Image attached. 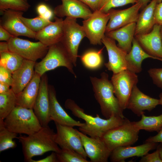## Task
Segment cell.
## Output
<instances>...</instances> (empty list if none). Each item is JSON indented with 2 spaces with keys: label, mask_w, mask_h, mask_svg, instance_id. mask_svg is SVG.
Instances as JSON below:
<instances>
[{
  "label": "cell",
  "mask_w": 162,
  "mask_h": 162,
  "mask_svg": "<svg viewBox=\"0 0 162 162\" xmlns=\"http://www.w3.org/2000/svg\"><path fill=\"white\" fill-rule=\"evenodd\" d=\"M74 66L68 54L60 42L49 46L48 52L44 58L40 62H36L34 70L41 76L47 71L58 67H64L76 78Z\"/></svg>",
  "instance_id": "cell-5"
},
{
  "label": "cell",
  "mask_w": 162,
  "mask_h": 162,
  "mask_svg": "<svg viewBox=\"0 0 162 162\" xmlns=\"http://www.w3.org/2000/svg\"><path fill=\"white\" fill-rule=\"evenodd\" d=\"M10 87L6 84L0 82V94L4 93L9 91L11 89Z\"/></svg>",
  "instance_id": "cell-46"
},
{
  "label": "cell",
  "mask_w": 162,
  "mask_h": 162,
  "mask_svg": "<svg viewBox=\"0 0 162 162\" xmlns=\"http://www.w3.org/2000/svg\"><path fill=\"white\" fill-rule=\"evenodd\" d=\"M51 22L40 31L36 32L35 39L49 46L60 42L63 34V21L62 18L55 17Z\"/></svg>",
  "instance_id": "cell-21"
},
{
  "label": "cell",
  "mask_w": 162,
  "mask_h": 162,
  "mask_svg": "<svg viewBox=\"0 0 162 162\" xmlns=\"http://www.w3.org/2000/svg\"><path fill=\"white\" fill-rule=\"evenodd\" d=\"M140 162H162L159 151L157 149L154 152L147 153L142 157L139 160Z\"/></svg>",
  "instance_id": "cell-39"
},
{
  "label": "cell",
  "mask_w": 162,
  "mask_h": 162,
  "mask_svg": "<svg viewBox=\"0 0 162 162\" xmlns=\"http://www.w3.org/2000/svg\"><path fill=\"white\" fill-rule=\"evenodd\" d=\"M85 152L92 162H107L111 152L101 138L88 137L78 131Z\"/></svg>",
  "instance_id": "cell-16"
},
{
  "label": "cell",
  "mask_w": 162,
  "mask_h": 162,
  "mask_svg": "<svg viewBox=\"0 0 162 162\" xmlns=\"http://www.w3.org/2000/svg\"><path fill=\"white\" fill-rule=\"evenodd\" d=\"M148 72L153 83L162 89V68H151Z\"/></svg>",
  "instance_id": "cell-37"
},
{
  "label": "cell",
  "mask_w": 162,
  "mask_h": 162,
  "mask_svg": "<svg viewBox=\"0 0 162 162\" xmlns=\"http://www.w3.org/2000/svg\"><path fill=\"white\" fill-rule=\"evenodd\" d=\"M161 26L155 24L149 32L135 35L134 37L146 52L162 61V42L160 33Z\"/></svg>",
  "instance_id": "cell-17"
},
{
  "label": "cell",
  "mask_w": 162,
  "mask_h": 162,
  "mask_svg": "<svg viewBox=\"0 0 162 162\" xmlns=\"http://www.w3.org/2000/svg\"><path fill=\"white\" fill-rule=\"evenodd\" d=\"M54 122L56 130L55 141L60 148L73 150L86 159L87 155L78 130L73 127Z\"/></svg>",
  "instance_id": "cell-11"
},
{
  "label": "cell",
  "mask_w": 162,
  "mask_h": 162,
  "mask_svg": "<svg viewBox=\"0 0 162 162\" xmlns=\"http://www.w3.org/2000/svg\"><path fill=\"white\" fill-rule=\"evenodd\" d=\"M159 152L161 158L162 159V143H161L157 147V148Z\"/></svg>",
  "instance_id": "cell-50"
},
{
  "label": "cell",
  "mask_w": 162,
  "mask_h": 162,
  "mask_svg": "<svg viewBox=\"0 0 162 162\" xmlns=\"http://www.w3.org/2000/svg\"><path fill=\"white\" fill-rule=\"evenodd\" d=\"M136 23H129L121 28L105 33V35L118 42L117 46L127 53L130 50L135 36Z\"/></svg>",
  "instance_id": "cell-25"
},
{
  "label": "cell",
  "mask_w": 162,
  "mask_h": 162,
  "mask_svg": "<svg viewBox=\"0 0 162 162\" xmlns=\"http://www.w3.org/2000/svg\"><path fill=\"white\" fill-rule=\"evenodd\" d=\"M28 162H58L56 153L52 152L49 155L42 159L35 160L32 159L30 160Z\"/></svg>",
  "instance_id": "cell-42"
},
{
  "label": "cell",
  "mask_w": 162,
  "mask_h": 162,
  "mask_svg": "<svg viewBox=\"0 0 162 162\" xmlns=\"http://www.w3.org/2000/svg\"><path fill=\"white\" fill-rule=\"evenodd\" d=\"M83 2L93 11L99 10V7L102 0H79Z\"/></svg>",
  "instance_id": "cell-41"
},
{
  "label": "cell",
  "mask_w": 162,
  "mask_h": 162,
  "mask_svg": "<svg viewBox=\"0 0 162 162\" xmlns=\"http://www.w3.org/2000/svg\"><path fill=\"white\" fill-rule=\"evenodd\" d=\"M53 15V12L50 8V9L44 14L40 17L46 20H50L52 18Z\"/></svg>",
  "instance_id": "cell-48"
},
{
  "label": "cell",
  "mask_w": 162,
  "mask_h": 162,
  "mask_svg": "<svg viewBox=\"0 0 162 162\" xmlns=\"http://www.w3.org/2000/svg\"><path fill=\"white\" fill-rule=\"evenodd\" d=\"M141 116L140 121L134 122L135 125L139 130L158 132L162 128V114L157 116H148L144 113Z\"/></svg>",
  "instance_id": "cell-29"
},
{
  "label": "cell",
  "mask_w": 162,
  "mask_h": 162,
  "mask_svg": "<svg viewBox=\"0 0 162 162\" xmlns=\"http://www.w3.org/2000/svg\"><path fill=\"white\" fill-rule=\"evenodd\" d=\"M0 25L13 37L22 36L34 38L36 33L27 28L23 23L21 17L23 12L8 9L2 12Z\"/></svg>",
  "instance_id": "cell-12"
},
{
  "label": "cell",
  "mask_w": 162,
  "mask_h": 162,
  "mask_svg": "<svg viewBox=\"0 0 162 162\" xmlns=\"http://www.w3.org/2000/svg\"><path fill=\"white\" fill-rule=\"evenodd\" d=\"M110 14L99 10L93 12L87 19L82 21V25L86 37L93 45H101V40L105 35Z\"/></svg>",
  "instance_id": "cell-10"
},
{
  "label": "cell",
  "mask_w": 162,
  "mask_h": 162,
  "mask_svg": "<svg viewBox=\"0 0 162 162\" xmlns=\"http://www.w3.org/2000/svg\"><path fill=\"white\" fill-rule=\"evenodd\" d=\"M64 106L71 111L74 116L85 121V124L79 127V130L92 138H101L109 131L129 120L125 117L115 116L106 119L101 118L98 114L96 115V117H93L86 114L82 109L70 99L66 100Z\"/></svg>",
  "instance_id": "cell-1"
},
{
  "label": "cell",
  "mask_w": 162,
  "mask_h": 162,
  "mask_svg": "<svg viewBox=\"0 0 162 162\" xmlns=\"http://www.w3.org/2000/svg\"><path fill=\"white\" fill-rule=\"evenodd\" d=\"M9 50L18 54L24 59L36 62L43 59L46 54L49 47L41 42H33L13 37L8 41Z\"/></svg>",
  "instance_id": "cell-9"
},
{
  "label": "cell",
  "mask_w": 162,
  "mask_h": 162,
  "mask_svg": "<svg viewBox=\"0 0 162 162\" xmlns=\"http://www.w3.org/2000/svg\"><path fill=\"white\" fill-rule=\"evenodd\" d=\"M139 130L129 120L106 133L101 138L110 150L133 145L137 141Z\"/></svg>",
  "instance_id": "cell-7"
},
{
  "label": "cell",
  "mask_w": 162,
  "mask_h": 162,
  "mask_svg": "<svg viewBox=\"0 0 162 162\" xmlns=\"http://www.w3.org/2000/svg\"><path fill=\"white\" fill-rule=\"evenodd\" d=\"M103 49V48L98 51L90 50L84 53L80 57L83 65L87 68L91 70L100 68L103 63L102 56Z\"/></svg>",
  "instance_id": "cell-31"
},
{
  "label": "cell",
  "mask_w": 162,
  "mask_h": 162,
  "mask_svg": "<svg viewBox=\"0 0 162 162\" xmlns=\"http://www.w3.org/2000/svg\"><path fill=\"white\" fill-rule=\"evenodd\" d=\"M157 0H152L139 14L136 22L135 36L150 32L155 24L154 13Z\"/></svg>",
  "instance_id": "cell-27"
},
{
  "label": "cell",
  "mask_w": 162,
  "mask_h": 162,
  "mask_svg": "<svg viewBox=\"0 0 162 162\" xmlns=\"http://www.w3.org/2000/svg\"><path fill=\"white\" fill-rule=\"evenodd\" d=\"M17 134L6 127L4 120H0V152L15 148L16 144L13 139L17 138Z\"/></svg>",
  "instance_id": "cell-32"
},
{
  "label": "cell",
  "mask_w": 162,
  "mask_h": 162,
  "mask_svg": "<svg viewBox=\"0 0 162 162\" xmlns=\"http://www.w3.org/2000/svg\"><path fill=\"white\" fill-rule=\"evenodd\" d=\"M9 51L8 42H0V53Z\"/></svg>",
  "instance_id": "cell-47"
},
{
  "label": "cell",
  "mask_w": 162,
  "mask_h": 162,
  "mask_svg": "<svg viewBox=\"0 0 162 162\" xmlns=\"http://www.w3.org/2000/svg\"><path fill=\"white\" fill-rule=\"evenodd\" d=\"M50 9L46 4L41 3L39 4L36 8V10L39 16H41Z\"/></svg>",
  "instance_id": "cell-45"
},
{
  "label": "cell",
  "mask_w": 162,
  "mask_h": 162,
  "mask_svg": "<svg viewBox=\"0 0 162 162\" xmlns=\"http://www.w3.org/2000/svg\"><path fill=\"white\" fill-rule=\"evenodd\" d=\"M6 127L17 134L29 135L42 127L32 109L16 106L4 120Z\"/></svg>",
  "instance_id": "cell-4"
},
{
  "label": "cell",
  "mask_w": 162,
  "mask_h": 162,
  "mask_svg": "<svg viewBox=\"0 0 162 162\" xmlns=\"http://www.w3.org/2000/svg\"><path fill=\"white\" fill-rule=\"evenodd\" d=\"M17 94L10 89L8 92L0 94V120H4L16 106Z\"/></svg>",
  "instance_id": "cell-28"
},
{
  "label": "cell",
  "mask_w": 162,
  "mask_h": 162,
  "mask_svg": "<svg viewBox=\"0 0 162 162\" xmlns=\"http://www.w3.org/2000/svg\"><path fill=\"white\" fill-rule=\"evenodd\" d=\"M148 58L156 59L146 52L134 37L131 49L125 57L127 70L136 74L140 73L142 70V63L143 61Z\"/></svg>",
  "instance_id": "cell-26"
},
{
  "label": "cell",
  "mask_w": 162,
  "mask_h": 162,
  "mask_svg": "<svg viewBox=\"0 0 162 162\" xmlns=\"http://www.w3.org/2000/svg\"><path fill=\"white\" fill-rule=\"evenodd\" d=\"M21 19L23 23L31 31L36 32L50 24V20H46L39 16L33 18H28L22 16Z\"/></svg>",
  "instance_id": "cell-35"
},
{
  "label": "cell",
  "mask_w": 162,
  "mask_h": 162,
  "mask_svg": "<svg viewBox=\"0 0 162 162\" xmlns=\"http://www.w3.org/2000/svg\"><path fill=\"white\" fill-rule=\"evenodd\" d=\"M111 81L121 107L123 110L127 109L133 88L138 82V76L127 69L113 74Z\"/></svg>",
  "instance_id": "cell-8"
},
{
  "label": "cell",
  "mask_w": 162,
  "mask_h": 162,
  "mask_svg": "<svg viewBox=\"0 0 162 162\" xmlns=\"http://www.w3.org/2000/svg\"><path fill=\"white\" fill-rule=\"evenodd\" d=\"M158 105L159 99L152 98L145 94L136 85L133 88L127 109L130 110L137 116H140L145 113L144 111H150Z\"/></svg>",
  "instance_id": "cell-20"
},
{
  "label": "cell",
  "mask_w": 162,
  "mask_h": 162,
  "mask_svg": "<svg viewBox=\"0 0 162 162\" xmlns=\"http://www.w3.org/2000/svg\"><path fill=\"white\" fill-rule=\"evenodd\" d=\"M138 1V0H102L99 10L106 13L113 8L136 3Z\"/></svg>",
  "instance_id": "cell-36"
},
{
  "label": "cell",
  "mask_w": 162,
  "mask_h": 162,
  "mask_svg": "<svg viewBox=\"0 0 162 162\" xmlns=\"http://www.w3.org/2000/svg\"><path fill=\"white\" fill-rule=\"evenodd\" d=\"M0 82L11 86L13 82L12 74L4 67L0 66Z\"/></svg>",
  "instance_id": "cell-38"
},
{
  "label": "cell",
  "mask_w": 162,
  "mask_h": 162,
  "mask_svg": "<svg viewBox=\"0 0 162 162\" xmlns=\"http://www.w3.org/2000/svg\"><path fill=\"white\" fill-rule=\"evenodd\" d=\"M28 0H0L1 12L8 10L25 12L30 7Z\"/></svg>",
  "instance_id": "cell-34"
},
{
  "label": "cell",
  "mask_w": 162,
  "mask_h": 162,
  "mask_svg": "<svg viewBox=\"0 0 162 162\" xmlns=\"http://www.w3.org/2000/svg\"><path fill=\"white\" fill-rule=\"evenodd\" d=\"M63 34L60 41L74 67L76 65L79 45L86 34L82 26L76 19L66 17L63 21Z\"/></svg>",
  "instance_id": "cell-6"
},
{
  "label": "cell",
  "mask_w": 162,
  "mask_h": 162,
  "mask_svg": "<svg viewBox=\"0 0 162 162\" xmlns=\"http://www.w3.org/2000/svg\"><path fill=\"white\" fill-rule=\"evenodd\" d=\"M13 36L0 25V40L8 41Z\"/></svg>",
  "instance_id": "cell-44"
},
{
  "label": "cell",
  "mask_w": 162,
  "mask_h": 162,
  "mask_svg": "<svg viewBox=\"0 0 162 162\" xmlns=\"http://www.w3.org/2000/svg\"><path fill=\"white\" fill-rule=\"evenodd\" d=\"M48 87V76L45 73L41 76L38 94L33 108L42 126L48 125L52 121L50 115Z\"/></svg>",
  "instance_id": "cell-14"
},
{
  "label": "cell",
  "mask_w": 162,
  "mask_h": 162,
  "mask_svg": "<svg viewBox=\"0 0 162 162\" xmlns=\"http://www.w3.org/2000/svg\"><path fill=\"white\" fill-rule=\"evenodd\" d=\"M162 0H157V3H160L161 2Z\"/></svg>",
  "instance_id": "cell-53"
},
{
  "label": "cell",
  "mask_w": 162,
  "mask_h": 162,
  "mask_svg": "<svg viewBox=\"0 0 162 162\" xmlns=\"http://www.w3.org/2000/svg\"><path fill=\"white\" fill-rule=\"evenodd\" d=\"M55 134L53 129L47 125L42 126L32 134L17 137L22 145L24 160L28 162L33 157L48 152H58L61 148L55 142Z\"/></svg>",
  "instance_id": "cell-2"
},
{
  "label": "cell",
  "mask_w": 162,
  "mask_h": 162,
  "mask_svg": "<svg viewBox=\"0 0 162 162\" xmlns=\"http://www.w3.org/2000/svg\"><path fill=\"white\" fill-rule=\"evenodd\" d=\"M45 0V1H48V0Z\"/></svg>",
  "instance_id": "cell-54"
},
{
  "label": "cell",
  "mask_w": 162,
  "mask_h": 162,
  "mask_svg": "<svg viewBox=\"0 0 162 162\" xmlns=\"http://www.w3.org/2000/svg\"><path fill=\"white\" fill-rule=\"evenodd\" d=\"M62 4L56 6L54 13L60 18L65 16L73 18L87 19L92 12L89 7L79 0H61Z\"/></svg>",
  "instance_id": "cell-18"
},
{
  "label": "cell",
  "mask_w": 162,
  "mask_h": 162,
  "mask_svg": "<svg viewBox=\"0 0 162 162\" xmlns=\"http://www.w3.org/2000/svg\"><path fill=\"white\" fill-rule=\"evenodd\" d=\"M156 145V143L149 142L134 147H119L112 151L109 158L111 162H122L130 157H142L154 149Z\"/></svg>",
  "instance_id": "cell-22"
},
{
  "label": "cell",
  "mask_w": 162,
  "mask_h": 162,
  "mask_svg": "<svg viewBox=\"0 0 162 162\" xmlns=\"http://www.w3.org/2000/svg\"><path fill=\"white\" fill-rule=\"evenodd\" d=\"M24 60L18 54L10 51L0 53V66L12 74L21 66Z\"/></svg>",
  "instance_id": "cell-30"
},
{
  "label": "cell",
  "mask_w": 162,
  "mask_h": 162,
  "mask_svg": "<svg viewBox=\"0 0 162 162\" xmlns=\"http://www.w3.org/2000/svg\"><path fill=\"white\" fill-rule=\"evenodd\" d=\"M156 135L150 136L147 139L145 142H160L162 143V128L158 132Z\"/></svg>",
  "instance_id": "cell-43"
},
{
  "label": "cell",
  "mask_w": 162,
  "mask_h": 162,
  "mask_svg": "<svg viewBox=\"0 0 162 162\" xmlns=\"http://www.w3.org/2000/svg\"><path fill=\"white\" fill-rule=\"evenodd\" d=\"M150 0H138V2L142 4L141 9H142L146 6Z\"/></svg>",
  "instance_id": "cell-49"
},
{
  "label": "cell",
  "mask_w": 162,
  "mask_h": 162,
  "mask_svg": "<svg viewBox=\"0 0 162 162\" xmlns=\"http://www.w3.org/2000/svg\"><path fill=\"white\" fill-rule=\"evenodd\" d=\"M115 40L105 35L102 38L101 42L107 52L109 61L104 65L113 74L127 69L125 57L127 53L116 44Z\"/></svg>",
  "instance_id": "cell-15"
},
{
  "label": "cell",
  "mask_w": 162,
  "mask_h": 162,
  "mask_svg": "<svg viewBox=\"0 0 162 162\" xmlns=\"http://www.w3.org/2000/svg\"><path fill=\"white\" fill-rule=\"evenodd\" d=\"M50 115L52 121L61 125L74 127H81L85 124L73 119L65 111L58 101L54 87L49 85Z\"/></svg>",
  "instance_id": "cell-19"
},
{
  "label": "cell",
  "mask_w": 162,
  "mask_h": 162,
  "mask_svg": "<svg viewBox=\"0 0 162 162\" xmlns=\"http://www.w3.org/2000/svg\"><path fill=\"white\" fill-rule=\"evenodd\" d=\"M100 78L90 76L95 99L99 104L103 116L109 118L113 116L125 118L123 110L121 107L114 92L111 81L109 80L108 75L103 72Z\"/></svg>",
  "instance_id": "cell-3"
},
{
  "label": "cell",
  "mask_w": 162,
  "mask_h": 162,
  "mask_svg": "<svg viewBox=\"0 0 162 162\" xmlns=\"http://www.w3.org/2000/svg\"><path fill=\"white\" fill-rule=\"evenodd\" d=\"M41 78V76L35 72L31 80L17 94L16 106L33 109L38 94Z\"/></svg>",
  "instance_id": "cell-24"
},
{
  "label": "cell",
  "mask_w": 162,
  "mask_h": 162,
  "mask_svg": "<svg viewBox=\"0 0 162 162\" xmlns=\"http://www.w3.org/2000/svg\"><path fill=\"white\" fill-rule=\"evenodd\" d=\"M160 37H161V41L162 42V25L161 26V28L160 29Z\"/></svg>",
  "instance_id": "cell-52"
},
{
  "label": "cell",
  "mask_w": 162,
  "mask_h": 162,
  "mask_svg": "<svg viewBox=\"0 0 162 162\" xmlns=\"http://www.w3.org/2000/svg\"><path fill=\"white\" fill-rule=\"evenodd\" d=\"M56 153L58 162H88L86 159L75 151L67 148H61Z\"/></svg>",
  "instance_id": "cell-33"
},
{
  "label": "cell",
  "mask_w": 162,
  "mask_h": 162,
  "mask_svg": "<svg viewBox=\"0 0 162 162\" xmlns=\"http://www.w3.org/2000/svg\"><path fill=\"white\" fill-rule=\"evenodd\" d=\"M35 63L24 59L21 66L12 73L11 88L16 94L21 92L32 79L35 74Z\"/></svg>",
  "instance_id": "cell-23"
},
{
  "label": "cell",
  "mask_w": 162,
  "mask_h": 162,
  "mask_svg": "<svg viewBox=\"0 0 162 162\" xmlns=\"http://www.w3.org/2000/svg\"><path fill=\"white\" fill-rule=\"evenodd\" d=\"M155 24L162 25V2L157 3L154 11Z\"/></svg>",
  "instance_id": "cell-40"
},
{
  "label": "cell",
  "mask_w": 162,
  "mask_h": 162,
  "mask_svg": "<svg viewBox=\"0 0 162 162\" xmlns=\"http://www.w3.org/2000/svg\"><path fill=\"white\" fill-rule=\"evenodd\" d=\"M141 8L142 4L137 2L131 7L124 10L111 9L108 12L110 14V19L106 26L105 33L129 23L136 22L139 14V10Z\"/></svg>",
  "instance_id": "cell-13"
},
{
  "label": "cell",
  "mask_w": 162,
  "mask_h": 162,
  "mask_svg": "<svg viewBox=\"0 0 162 162\" xmlns=\"http://www.w3.org/2000/svg\"><path fill=\"white\" fill-rule=\"evenodd\" d=\"M159 105H162V93H160L159 95Z\"/></svg>",
  "instance_id": "cell-51"
}]
</instances>
